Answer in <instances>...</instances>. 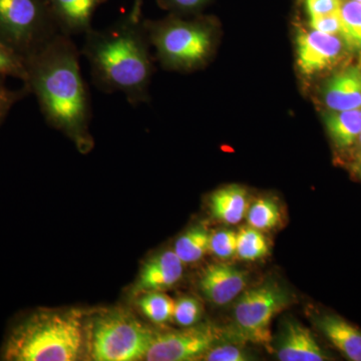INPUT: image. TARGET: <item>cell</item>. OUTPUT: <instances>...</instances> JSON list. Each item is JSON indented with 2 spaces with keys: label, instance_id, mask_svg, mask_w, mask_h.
<instances>
[{
  "label": "cell",
  "instance_id": "obj_17",
  "mask_svg": "<svg viewBox=\"0 0 361 361\" xmlns=\"http://www.w3.org/2000/svg\"><path fill=\"white\" fill-rule=\"evenodd\" d=\"M325 125L337 148L348 149L356 144L360 137L361 109L327 114Z\"/></svg>",
  "mask_w": 361,
  "mask_h": 361
},
{
  "label": "cell",
  "instance_id": "obj_2",
  "mask_svg": "<svg viewBox=\"0 0 361 361\" xmlns=\"http://www.w3.org/2000/svg\"><path fill=\"white\" fill-rule=\"evenodd\" d=\"M149 44L142 20L129 16L104 30L92 28L85 35L82 54L94 85L106 94L121 92L132 106L146 103L153 75Z\"/></svg>",
  "mask_w": 361,
  "mask_h": 361
},
{
  "label": "cell",
  "instance_id": "obj_24",
  "mask_svg": "<svg viewBox=\"0 0 361 361\" xmlns=\"http://www.w3.org/2000/svg\"><path fill=\"white\" fill-rule=\"evenodd\" d=\"M203 308L194 297L183 296L174 301L173 320L180 327L195 326L201 319Z\"/></svg>",
  "mask_w": 361,
  "mask_h": 361
},
{
  "label": "cell",
  "instance_id": "obj_28",
  "mask_svg": "<svg viewBox=\"0 0 361 361\" xmlns=\"http://www.w3.org/2000/svg\"><path fill=\"white\" fill-rule=\"evenodd\" d=\"M310 26L317 32L327 35H341L342 23L341 14L337 13L310 20Z\"/></svg>",
  "mask_w": 361,
  "mask_h": 361
},
{
  "label": "cell",
  "instance_id": "obj_10",
  "mask_svg": "<svg viewBox=\"0 0 361 361\" xmlns=\"http://www.w3.org/2000/svg\"><path fill=\"white\" fill-rule=\"evenodd\" d=\"M247 274L235 266L213 264L208 266L199 281L202 294L215 305L232 302L244 290Z\"/></svg>",
  "mask_w": 361,
  "mask_h": 361
},
{
  "label": "cell",
  "instance_id": "obj_31",
  "mask_svg": "<svg viewBox=\"0 0 361 361\" xmlns=\"http://www.w3.org/2000/svg\"><path fill=\"white\" fill-rule=\"evenodd\" d=\"M142 0H133L132 8L129 13V18L134 21L142 20Z\"/></svg>",
  "mask_w": 361,
  "mask_h": 361
},
{
  "label": "cell",
  "instance_id": "obj_32",
  "mask_svg": "<svg viewBox=\"0 0 361 361\" xmlns=\"http://www.w3.org/2000/svg\"><path fill=\"white\" fill-rule=\"evenodd\" d=\"M357 142L358 152H360V155L361 156V133L360 135V137H358L357 142Z\"/></svg>",
  "mask_w": 361,
  "mask_h": 361
},
{
  "label": "cell",
  "instance_id": "obj_7",
  "mask_svg": "<svg viewBox=\"0 0 361 361\" xmlns=\"http://www.w3.org/2000/svg\"><path fill=\"white\" fill-rule=\"evenodd\" d=\"M290 302L289 292L274 281L244 292L234 307L233 334L242 341L268 345L273 317Z\"/></svg>",
  "mask_w": 361,
  "mask_h": 361
},
{
  "label": "cell",
  "instance_id": "obj_9",
  "mask_svg": "<svg viewBox=\"0 0 361 361\" xmlns=\"http://www.w3.org/2000/svg\"><path fill=\"white\" fill-rule=\"evenodd\" d=\"M297 63L305 75L331 70L350 51L341 35H327L315 30H301L297 35Z\"/></svg>",
  "mask_w": 361,
  "mask_h": 361
},
{
  "label": "cell",
  "instance_id": "obj_30",
  "mask_svg": "<svg viewBox=\"0 0 361 361\" xmlns=\"http://www.w3.org/2000/svg\"><path fill=\"white\" fill-rule=\"evenodd\" d=\"M208 0H159V4L165 8L182 13H195L205 6Z\"/></svg>",
  "mask_w": 361,
  "mask_h": 361
},
{
  "label": "cell",
  "instance_id": "obj_29",
  "mask_svg": "<svg viewBox=\"0 0 361 361\" xmlns=\"http://www.w3.org/2000/svg\"><path fill=\"white\" fill-rule=\"evenodd\" d=\"M341 0H306V9L310 20L337 13L341 9Z\"/></svg>",
  "mask_w": 361,
  "mask_h": 361
},
{
  "label": "cell",
  "instance_id": "obj_14",
  "mask_svg": "<svg viewBox=\"0 0 361 361\" xmlns=\"http://www.w3.org/2000/svg\"><path fill=\"white\" fill-rule=\"evenodd\" d=\"M323 99L334 111L361 109V71L348 68L330 78L323 90Z\"/></svg>",
  "mask_w": 361,
  "mask_h": 361
},
{
  "label": "cell",
  "instance_id": "obj_26",
  "mask_svg": "<svg viewBox=\"0 0 361 361\" xmlns=\"http://www.w3.org/2000/svg\"><path fill=\"white\" fill-rule=\"evenodd\" d=\"M203 360L207 361H248L251 360V355L247 353L243 348L232 344H222V345L212 346Z\"/></svg>",
  "mask_w": 361,
  "mask_h": 361
},
{
  "label": "cell",
  "instance_id": "obj_19",
  "mask_svg": "<svg viewBox=\"0 0 361 361\" xmlns=\"http://www.w3.org/2000/svg\"><path fill=\"white\" fill-rule=\"evenodd\" d=\"M137 306L145 317L155 324H164L173 319L174 301L161 291L141 294Z\"/></svg>",
  "mask_w": 361,
  "mask_h": 361
},
{
  "label": "cell",
  "instance_id": "obj_1",
  "mask_svg": "<svg viewBox=\"0 0 361 361\" xmlns=\"http://www.w3.org/2000/svg\"><path fill=\"white\" fill-rule=\"evenodd\" d=\"M80 56L71 37L59 33L26 59L27 80L23 85L37 97L49 125L71 137L80 149H89L92 104Z\"/></svg>",
  "mask_w": 361,
  "mask_h": 361
},
{
  "label": "cell",
  "instance_id": "obj_22",
  "mask_svg": "<svg viewBox=\"0 0 361 361\" xmlns=\"http://www.w3.org/2000/svg\"><path fill=\"white\" fill-rule=\"evenodd\" d=\"M280 209L271 199H259L254 202L246 214L250 227L259 231L273 229L280 223Z\"/></svg>",
  "mask_w": 361,
  "mask_h": 361
},
{
  "label": "cell",
  "instance_id": "obj_15",
  "mask_svg": "<svg viewBox=\"0 0 361 361\" xmlns=\"http://www.w3.org/2000/svg\"><path fill=\"white\" fill-rule=\"evenodd\" d=\"M316 326L349 360L361 361V331L334 314L315 317Z\"/></svg>",
  "mask_w": 361,
  "mask_h": 361
},
{
  "label": "cell",
  "instance_id": "obj_13",
  "mask_svg": "<svg viewBox=\"0 0 361 361\" xmlns=\"http://www.w3.org/2000/svg\"><path fill=\"white\" fill-rule=\"evenodd\" d=\"M277 357L281 361H324L329 356L320 348L310 330L288 320L277 342Z\"/></svg>",
  "mask_w": 361,
  "mask_h": 361
},
{
  "label": "cell",
  "instance_id": "obj_23",
  "mask_svg": "<svg viewBox=\"0 0 361 361\" xmlns=\"http://www.w3.org/2000/svg\"><path fill=\"white\" fill-rule=\"evenodd\" d=\"M0 75L18 78L25 84L27 80L26 61L20 54L0 39Z\"/></svg>",
  "mask_w": 361,
  "mask_h": 361
},
{
  "label": "cell",
  "instance_id": "obj_11",
  "mask_svg": "<svg viewBox=\"0 0 361 361\" xmlns=\"http://www.w3.org/2000/svg\"><path fill=\"white\" fill-rule=\"evenodd\" d=\"M108 0H45L59 32L68 37L85 35L92 30L97 9Z\"/></svg>",
  "mask_w": 361,
  "mask_h": 361
},
{
  "label": "cell",
  "instance_id": "obj_33",
  "mask_svg": "<svg viewBox=\"0 0 361 361\" xmlns=\"http://www.w3.org/2000/svg\"><path fill=\"white\" fill-rule=\"evenodd\" d=\"M355 1L360 2V4H361V0H355Z\"/></svg>",
  "mask_w": 361,
  "mask_h": 361
},
{
  "label": "cell",
  "instance_id": "obj_34",
  "mask_svg": "<svg viewBox=\"0 0 361 361\" xmlns=\"http://www.w3.org/2000/svg\"><path fill=\"white\" fill-rule=\"evenodd\" d=\"M360 172H361V168H360Z\"/></svg>",
  "mask_w": 361,
  "mask_h": 361
},
{
  "label": "cell",
  "instance_id": "obj_27",
  "mask_svg": "<svg viewBox=\"0 0 361 361\" xmlns=\"http://www.w3.org/2000/svg\"><path fill=\"white\" fill-rule=\"evenodd\" d=\"M30 94L23 85V89L13 90L6 85V78L0 75V126L8 116L14 104L20 102L26 94Z\"/></svg>",
  "mask_w": 361,
  "mask_h": 361
},
{
  "label": "cell",
  "instance_id": "obj_6",
  "mask_svg": "<svg viewBox=\"0 0 361 361\" xmlns=\"http://www.w3.org/2000/svg\"><path fill=\"white\" fill-rule=\"evenodd\" d=\"M59 33L45 0H0V39L25 61Z\"/></svg>",
  "mask_w": 361,
  "mask_h": 361
},
{
  "label": "cell",
  "instance_id": "obj_16",
  "mask_svg": "<svg viewBox=\"0 0 361 361\" xmlns=\"http://www.w3.org/2000/svg\"><path fill=\"white\" fill-rule=\"evenodd\" d=\"M211 213L226 224H238L248 211L246 190L237 185L221 188L210 197Z\"/></svg>",
  "mask_w": 361,
  "mask_h": 361
},
{
  "label": "cell",
  "instance_id": "obj_5",
  "mask_svg": "<svg viewBox=\"0 0 361 361\" xmlns=\"http://www.w3.org/2000/svg\"><path fill=\"white\" fill-rule=\"evenodd\" d=\"M154 334L134 316L109 310L94 318L90 330V353L96 361L145 360Z\"/></svg>",
  "mask_w": 361,
  "mask_h": 361
},
{
  "label": "cell",
  "instance_id": "obj_21",
  "mask_svg": "<svg viewBox=\"0 0 361 361\" xmlns=\"http://www.w3.org/2000/svg\"><path fill=\"white\" fill-rule=\"evenodd\" d=\"M269 253L264 235L254 228L245 227L237 233L236 255L245 261H255Z\"/></svg>",
  "mask_w": 361,
  "mask_h": 361
},
{
  "label": "cell",
  "instance_id": "obj_4",
  "mask_svg": "<svg viewBox=\"0 0 361 361\" xmlns=\"http://www.w3.org/2000/svg\"><path fill=\"white\" fill-rule=\"evenodd\" d=\"M161 65L169 70L192 71L206 63L213 49L210 23L178 18L142 20Z\"/></svg>",
  "mask_w": 361,
  "mask_h": 361
},
{
  "label": "cell",
  "instance_id": "obj_3",
  "mask_svg": "<svg viewBox=\"0 0 361 361\" xmlns=\"http://www.w3.org/2000/svg\"><path fill=\"white\" fill-rule=\"evenodd\" d=\"M84 344L82 316L75 311L37 310L7 334L0 358L11 361H73Z\"/></svg>",
  "mask_w": 361,
  "mask_h": 361
},
{
  "label": "cell",
  "instance_id": "obj_25",
  "mask_svg": "<svg viewBox=\"0 0 361 361\" xmlns=\"http://www.w3.org/2000/svg\"><path fill=\"white\" fill-rule=\"evenodd\" d=\"M237 232L222 229L211 234L210 252L220 259L236 255Z\"/></svg>",
  "mask_w": 361,
  "mask_h": 361
},
{
  "label": "cell",
  "instance_id": "obj_18",
  "mask_svg": "<svg viewBox=\"0 0 361 361\" xmlns=\"http://www.w3.org/2000/svg\"><path fill=\"white\" fill-rule=\"evenodd\" d=\"M210 233L202 226H196L178 238L174 252L184 264L196 263L210 252Z\"/></svg>",
  "mask_w": 361,
  "mask_h": 361
},
{
  "label": "cell",
  "instance_id": "obj_12",
  "mask_svg": "<svg viewBox=\"0 0 361 361\" xmlns=\"http://www.w3.org/2000/svg\"><path fill=\"white\" fill-rule=\"evenodd\" d=\"M183 265L174 250L157 254L142 266L133 293L167 290L180 281Z\"/></svg>",
  "mask_w": 361,
  "mask_h": 361
},
{
  "label": "cell",
  "instance_id": "obj_20",
  "mask_svg": "<svg viewBox=\"0 0 361 361\" xmlns=\"http://www.w3.org/2000/svg\"><path fill=\"white\" fill-rule=\"evenodd\" d=\"M341 37L350 51H361V4L355 0L342 2Z\"/></svg>",
  "mask_w": 361,
  "mask_h": 361
},
{
  "label": "cell",
  "instance_id": "obj_8",
  "mask_svg": "<svg viewBox=\"0 0 361 361\" xmlns=\"http://www.w3.org/2000/svg\"><path fill=\"white\" fill-rule=\"evenodd\" d=\"M216 337L207 327L154 334L145 360L188 361L203 357L207 351L215 345Z\"/></svg>",
  "mask_w": 361,
  "mask_h": 361
}]
</instances>
